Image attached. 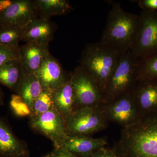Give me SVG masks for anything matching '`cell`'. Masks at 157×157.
I'll return each mask as SVG.
<instances>
[{
  "mask_svg": "<svg viewBox=\"0 0 157 157\" xmlns=\"http://www.w3.org/2000/svg\"><path fill=\"white\" fill-rule=\"evenodd\" d=\"M44 90L36 74L25 75L18 88L17 94L20 96L32 110L35 101Z\"/></svg>",
  "mask_w": 157,
  "mask_h": 157,
  "instance_id": "d6986e66",
  "label": "cell"
},
{
  "mask_svg": "<svg viewBox=\"0 0 157 157\" xmlns=\"http://www.w3.org/2000/svg\"><path fill=\"white\" fill-rule=\"evenodd\" d=\"M54 28L49 20L38 17L29 23L23 33L21 41L49 43L53 39Z\"/></svg>",
  "mask_w": 157,
  "mask_h": 157,
  "instance_id": "2e32d148",
  "label": "cell"
},
{
  "mask_svg": "<svg viewBox=\"0 0 157 157\" xmlns=\"http://www.w3.org/2000/svg\"><path fill=\"white\" fill-rule=\"evenodd\" d=\"M71 80L75 95L74 111L103 104V96L98 85L81 66H78L71 73Z\"/></svg>",
  "mask_w": 157,
  "mask_h": 157,
  "instance_id": "52a82bcc",
  "label": "cell"
},
{
  "mask_svg": "<svg viewBox=\"0 0 157 157\" xmlns=\"http://www.w3.org/2000/svg\"><path fill=\"white\" fill-rule=\"evenodd\" d=\"M108 144L106 137L93 138L89 136H68L59 147L79 157H91L93 154Z\"/></svg>",
  "mask_w": 157,
  "mask_h": 157,
  "instance_id": "9a60e30c",
  "label": "cell"
},
{
  "mask_svg": "<svg viewBox=\"0 0 157 157\" xmlns=\"http://www.w3.org/2000/svg\"><path fill=\"white\" fill-rule=\"evenodd\" d=\"M139 15L124 11L119 2H113L100 42L119 53L131 50L135 43Z\"/></svg>",
  "mask_w": 157,
  "mask_h": 157,
  "instance_id": "7a4b0ae2",
  "label": "cell"
},
{
  "mask_svg": "<svg viewBox=\"0 0 157 157\" xmlns=\"http://www.w3.org/2000/svg\"><path fill=\"white\" fill-rule=\"evenodd\" d=\"M8 27L0 29V44L19 48L22 34L26 26Z\"/></svg>",
  "mask_w": 157,
  "mask_h": 157,
  "instance_id": "603a6c76",
  "label": "cell"
},
{
  "mask_svg": "<svg viewBox=\"0 0 157 157\" xmlns=\"http://www.w3.org/2000/svg\"><path fill=\"white\" fill-rule=\"evenodd\" d=\"M19 48L20 47L17 48L0 44V67L7 62L18 59Z\"/></svg>",
  "mask_w": 157,
  "mask_h": 157,
  "instance_id": "d4e9b609",
  "label": "cell"
},
{
  "mask_svg": "<svg viewBox=\"0 0 157 157\" xmlns=\"http://www.w3.org/2000/svg\"><path fill=\"white\" fill-rule=\"evenodd\" d=\"M25 141L16 137L5 120L0 118V157H29Z\"/></svg>",
  "mask_w": 157,
  "mask_h": 157,
  "instance_id": "4fadbf2b",
  "label": "cell"
},
{
  "mask_svg": "<svg viewBox=\"0 0 157 157\" xmlns=\"http://www.w3.org/2000/svg\"><path fill=\"white\" fill-rule=\"evenodd\" d=\"M4 104V96L1 90H0V106Z\"/></svg>",
  "mask_w": 157,
  "mask_h": 157,
  "instance_id": "f546056e",
  "label": "cell"
},
{
  "mask_svg": "<svg viewBox=\"0 0 157 157\" xmlns=\"http://www.w3.org/2000/svg\"><path fill=\"white\" fill-rule=\"evenodd\" d=\"M42 157H79L61 147L53 149L50 152L43 156Z\"/></svg>",
  "mask_w": 157,
  "mask_h": 157,
  "instance_id": "484cf974",
  "label": "cell"
},
{
  "mask_svg": "<svg viewBox=\"0 0 157 157\" xmlns=\"http://www.w3.org/2000/svg\"><path fill=\"white\" fill-rule=\"evenodd\" d=\"M131 51L139 60L157 54V11L140 12L137 37Z\"/></svg>",
  "mask_w": 157,
  "mask_h": 157,
  "instance_id": "8992f818",
  "label": "cell"
},
{
  "mask_svg": "<svg viewBox=\"0 0 157 157\" xmlns=\"http://www.w3.org/2000/svg\"><path fill=\"white\" fill-rule=\"evenodd\" d=\"M38 17L46 20L57 15L67 14L72 10L70 3L66 0L34 1Z\"/></svg>",
  "mask_w": 157,
  "mask_h": 157,
  "instance_id": "ffe728a7",
  "label": "cell"
},
{
  "mask_svg": "<svg viewBox=\"0 0 157 157\" xmlns=\"http://www.w3.org/2000/svg\"><path fill=\"white\" fill-rule=\"evenodd\" d=\"M91 157H118L112 148L101 147L95 151Z\"/></svg>",
  "mask_w": 157,
  "mask_h": 157,
  "instance_id": "83f0119b",
  "label": "cell"
},
{
  "mask_svg": "<svg viewBox=\"0 0 157 157\" xmlns=\"http://www.w3.org/2000/svg\"><path fill=\"white\" fill-rule=\"evenodd\" d=\"M137 2L142 10L157 11V0H140Z\"/></svg>",
  "mask_w": 157,
  "mask_h": 157,
  "instance_id": "4316f807",
  "label": "cell"
},
{
  "mask_svg": "<svg viewBox=\"0 0 157 157\" xmlns=\"http://www.w3.org/2000/svg\"><path fill=\"white\" fill-rule=\"evenodd\" d=\"M48 44L29 42L20 47L18 60L25 75L35 74L50 55Z\"/></svg>",
  "mask_w": 157,
  "mask_h": 157,
  "instance_id": "8fae6325",
  "label": "cell"
},
{
  "mask_svg": "<svg viewBox=\"0 0 157 157\" xmlns=\"http://www.w3.org/2000/svg\"><path fill=\"white\" fill-rule=\"evenodd\" d=\"M140 117L157 112V81L139 79L132 92Z\"/></svg>",
  "mask_w": 157,
  "mask_h": 157,
  "instance_id": "7c38bea8",
  "label": "cell"
},
{
  "mask_svg": "<svg viewBox=\"0 0 157 157\" xmlns=\"http://www.w3.org/2000/svg\"><path fill=\"white\" fill-rule=\"evenodd\" d=\"M120 55L101 42L88 44L82 51L79 66L95 81L103 99Z\"/></svg>",
  "mask_w": 157,
  "mask_h": 157,
  "instance_id": "3957f363",
  "label": "cell"
},
{
  "mask_svg": "<svg viewBox=\"0 0 157 157\" xmlns=\"http://www.w3.org/2000/svg\"><path fill=\"white\" fill-rule=\"evenodd\" d=\"M109 122L101 106L83 107L74 110L65 121L68 136H89L107 128Z\"/></svg>",
  "mask_w": 157,
  "mask_h": 157,
  "instance_id": "5b68a950",
  "label": "cell"
},
{
  "mask_svg": "<svg viewBox=\"0 0 157 157\" xmlns=\"http://www.w3.org/2000/svg\"><path fill=\"white\" fill-rule=\"evenodd\" d=\"M24 76L18 59L7 62L0 67V84L17 94Z\"/></svg>",
  "mask_w": 157,
  "mask_h": 157,
  "instance_id": "ac0fdd59",
  "label": "cell"
},
{
  "mask_svg": "<svg viewBox=\"0 0 157 157\" xmlns=\"http://www.w3.org/2000/svg\"><path fill=\"white\" fill-rule=\"evenodd\" d=\"M35 74L39 78L44 89L52 92L61 86L70 75H66L58 61L51 54Z\"/></svg>",
  "mask_w": 157,
  "mask_h": 157,
  "instance_id": "5bb4252c",
  "label": "cell"
},
{
  "mask_svg": "<svg viewBox=\"0 0 157 157\" xmlns=\"http://www.w3.org/2000/svg\"><path fill=\"white\" fill-rule=\"evenodd\" d=\"M112 149L118 157H157V112L122 128Z\"/></svg>",
  "mask_w": 157,
  "mask_h": 157,
  "instance_id": "6da1fadb",
  "label": "cell"
},
{
  "mask_svg": "<svg viewBox=\"0 0 157 157\" xmlns=\"http://www.w3.org/2000/svg\"><path fill=\"white\" fill-rule=\"evenodd\" d=\"M101 107L109 122L117 124L122 128L131 125L140 117L132 93L103 104Z\"/></svg>",
  "mask_w": 157,
  "mask_h": 157,
  "instance_id": "9c48e42d",
  "label": "cell"
},
{
  "mask_svg": "<svg viewBox=\"0 0 157 157\" xmlns=\"http://www.w3.org/2000/svg\"><path fill=\"white\" fill-rule=\"evenodd\" d=\"M139 61L131 50L121 54L103 95V104L132 92L138 80Z\"/></svg>",
  "mask_w": 157,
  "mask_h": 157,
  "instance_id": "277c9868",
  "label": "cell"
},
{
  "mask_svg": "<svg viewBox=\"0 0 157 157\" xmlns=\"http://www.w3.org/2000/svg\"><path fill=\"white\" fill-rule=\"evenodd\" d=\"M29 119L31 128L50 139L55 148H59L68 137L64 120L55 109Z\"/></svg>",
  "mask_w": 157,
  "mask_h": 157,
  "instance_id": "ba28073f",
  "label": "cell"
},
{
  "mask_svg": "<svg viewBox=\"0 0 157 157\" xmlns=\"http://www.w3.org/2000/svg\"><path fill=\"white\" fill-rule=\"evenodd\" d=\"M71 74L64 83L52 92L55 109L64 120L74 111L75 95L71 80Z\"/></svg>",
  "mask_w": 157,
  "mask_h": 157,
  "instance_id": "e0dca14e",
  "label": "cell"
},
{
  "mask_svg": "<svg viewBox=\"0 0 157 157\" xmlns=\"http://www.w3.org/2000/svg\"><path fill=\"white\" fill-rule=\"evenodd\" d=\"M13 0H0V15L11 6L13 2Z\"/></svg>",
  "mask_w": 157,
  "mask_h": 157,
  "instance_id": "f1b7e54d",
  "label": "cell"
},
{
  "mask_svg": "<svg viewBox=\"0 0 157 157\" xmlns=\"http://www.w3.org/2000/svg\"><path fill=\"white\" fill-rule=\"evenodd\" d=\"M38 17L34 1L13 0L11 6L0 15V29L23 26Z\"/></svg>",
  "mask_w": 157,
  "mask_h": 157,
  "instance_id": "30bf717a",
  "label": "cell"
},
{
  "mask_svg": "<svg viewBox=\"0 0 157 157\" xmlns=\"http://www.w3.org/2000/svg\"><path fill=\"white\" fill-rule=\"evenodd\" d=\"M54 109L55 107L52 92L44 89L34 102L29 118L38 116Z\"/></svg>",
  "mask_w": 157,
  "mask_h": 157,
  "instance_id": "44dd1931",
  "label": "cell"
},
{
  "mask_svg": "<svg viewBox=\"0 0 157 157\" xmlns=\"http://www.w3.org/2000/svg\"><path fill=\"white\" fill-rule=\"evenodd\" d=\"M10 107L13 113L17 116H30L31 110L22 98L18 94H13L11 96Z\"/></svg>",
  "mask_w": 157,
  "mask_h": 157,
  "instance_id": "cb8c5ba5",
  "label": "cell"
},
{
  "mask_svg": "<svg viewBox=\"0 0 157 157\" xmlns=\"http://www.w3.org/2000/svg\"><path fill=\"white\" fill-rule=\"evenodd\" d=\"M138 76V79L157 81V54L139 60Z\"/></svg>",
  "mask_w": 157,
  "mask_h": 157,
  "instance_id": "7402d4cb",
  "label": "cell"
}]
</instances>
